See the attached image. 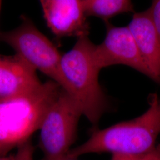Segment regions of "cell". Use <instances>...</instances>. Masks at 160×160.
<instances>
[{
	"mask_svg": "<svg viewBox=\"0 0 160 160\" xmlns=\"http://www.w3.org/2000/svg\"><path fill=\"white\" fill-rule=\"evenodd\" d=\"M149 107L137 118L106 129H94L89 139L69 151L67 158L77 159L90 153L141 154L155 148L160 133V99L157 94L149 98Z\"/></svg>",
	"mask_w": 160,
	"mask_h": 160,
	"instance_id": "6da1fadb",
	"label": "cell"
},
{
	"mask_svg": "<svg viewBox=\"0 0 160 160\" xmlns=\"http://www.w3.org/2000/svg\"><path fill=\"white\" fill-rule=\"evenodd\" d=\"M62 89L49 80L32 92L0 102V156L26 142L39 130Z\"/></svg>",
	"mask_w": 160,
	"mask_h": 160,
	"instance_id": "7a4b0ae2",
	"label": "cell"
},
{
	"mask_svg": "<svg viewBox=\"0 0 160 160\" xmlns=\"http://www.w3.org/2000/svg\"><path fill=\"white\" fill-rule=\"evenodd\" d=\"M95 45L88 36L80 37L74 47L62 56L61 62L62 72L74 98L94 129L97 128L107 108L106 95L98 82L100 70L92 57Z\"/></svg>",
	"mask_w": 160,
	"mask_h": 160,
	"instance_id": "3957f363",
	"label": "cell"
},
{
	"mask_svg": "<svg viewBox=\"0 0 160 160\" xmlns=\"http://www.w3.org/2000/svg\"><path fill=\"white\" fill-rule=\"evenodd\" d=\"M0 39L11 46L34 70L50 77L74 98L72 89L62 72V55L31 21L24 20L16 29L0 33Z\"/></svg>",
	"mask_w": 160,
	"mask_h": 160,
	"instance_id": "277c9868",
	"label": "cell"
},
{
	"mask_svg": "<svg viewBox=\"0 0 160 160\" xmlns=\"http://www.w3.org/2000/svg\"><path fill=\"white\" fill-rule=\"evenodd\" d=\"M82 115L76 100L62 89L39 129V145L45 160H61L66 157L75 141Z\"/></svg>",
	"mask_w": 160,
	"mask_h": 160,
	"instance_id": "5b68a950",
	"label": "cell"
},
{
	"mask_svg": "<svg viewBox=\"0 0 160 160\" xmlns=\"http://www.w3.org/2000/svg\"><path fill=\"white\" fill-rule=\"evenodd\" d=\"M104 40L95 45L94 62L100 70L114 65H123L135 69L152 79V75L144 63L137 44L128 26L116 27L106 22Z\"/></svg>",
	"mask_w": 160,
	"mask_h": 160,
	"instance_id": "8992f818",
	"label": "cell"
},
{
	"mask_svg": "<svg viewBox=\"0 0 160 160\" xmlns=\"http://www.w3.org/2000/svg\"><path fill=\"white\" fill-rule=\"evenodd\" d=\"M48 28L58 38L88 36L90 26L82 0H41Z\"/></svg>",
	"mask_w": 160,
	"mask_h": 160,
	"instance_id": "52a82bcc",
	"label": "cell"
},
{
	"mask_svg": "<svg viewBox=\"0 0 160 160\" xmlns=\"http://www.w3.org/2000/svg\"><path fill=\"white\" fill-rule=\"evenodd\" d=\"M42 84L36 70L17 54L0 55V100L32 92Z\"/></svg>",
	"mask_w": 160,
	"mask_h": 160,
	"instance_id": "ba28073f",
	"label": "cell"
},
{
	"mask_svg": "<svg viewBox=\"0 0 160 160\" xmlns=\"http://www.w3.org/2000/svg\"><path fill=\"white\" fill-rule=\"evenodd\" d=\"M152 80L160 82V40L149 10L135 12L128 26Z\"/></svg>",
	"mask_w": 160,
	"mask_h": 160,
	"instance_id": "9c48e42d",
	"label": "cell"
},
{
	"mask_svg": "<svg viewBox=\"0 0 160 160\" xmlns=\"http://www.w3.org/2000/svg\"><path fill=\"white\" fill-rule=\"evenodd\" d=\"M84 10L87 17L108 20L123 13L134 12V7L129 0H82Z\"/></svg>",
	"mask_w": 160,
	"mask_h": 160,
	"instance_id": "30bf717a",
	"label": "cell"
},
{
	"mask_svg": "<svg viewBox=\"0 0 160 160\" xmlns=\"http://www.w3.org/2000/svg\"><path fill=\"white\" fill-rule=\"evenodd\" d=\"M111 160H160V145L152 151L141 154H112Z\"/></svg>",
	"mask_w": 160,
	"mask_h": 160,
	"instance_id": "8fae6325",
	"label": "cell"
},
{
	"mask_svg": "<svg viewBox=\"0 0 160 160\" xmlns=\"http://www.w3.org/2000/svg\"><path fill=\"white\" fill-rule=\"evenodd\" d=\"M14 160H34V148L30 141H27L18 147Z\"/></svg>",
	"mask_w": 160,
	"mask_h": 160,
	"instance_id": "7c38bea8",
	"label": "cell"
},
{
	"mask_svg": "<svg viewBox=\"0 0 160 160\" xmlns=\"http://www.w3.org/2000/svg\"><path fill=\"white\" fill-rule=\"evenodd\" d=\"M149 10L160 40V0L154 1Z\"/></svg>",
	"mask_w": 160,
	"mask_h": 160,
	"instance_id": "4fadbf2b",
	"label": "cell"
},
{
	"mask_svg": "<svg viewBox=\"0 0 160 160\" xmlns=\"http://www.w3.org/2000/svg\"><path fill=\"white\" fill-rule=\"evenodd\" d=\"M0 160H14V155L0 156Z\"/></svg>",
	"mask_w": 160,
	"mask_h": 160,
	"instance_id": "5bb4252c",
	"label": "cell"
},
{
	"mask_svg": "<svg viewBox=\"0 0 160 160\" xmlns=\"http://www.w3.org/2000/svg\"><path fill=\"white\" fill-rule=\"evenodd\" d=\"M61 160H77V159H75V158H69L65 157L63 159Z\"/></svg>",
	"mask_w": 160,
	"mask_h": 160,
	"instance_id": "9a60e30c",
	"label": "cell"
},
{
	"mask_svg": "<svg viewBox=\"0 0 160 160\" xmlns=\"http://www.w3.org/2000/svg\"><path fill=\"white\" fill-rule=\"evenodd\" d=\"M1 4H2L1 1H0V12H1Z\"/></svg>",
	"mask_w": 160,
	"mask_h": 160,
	"instance_id": "2e32d148",
	"label": "cell"
},
{
	"mask_svg": "<svg viewBox=\"0 0 160 160\" xmlns=\"http://www.w3.org/2000/svg\"><path fill=\"white\" fill-rule=\"evenodd\" d=\"M1 101H2V100H0V102H1Z\"/></svg>",
	"mask_w": 160,
	"mask_h": 160,
	"instance_id": "e0dca14e",
	"label": "cell"
},
{
	"mask_svg": "<svg viewBox=\"0 0 160 160\" xmlns=\"http://www.w3.org/2000/svg\"></svg>",
	"mask_w": 160,
	"mask_h": 160,
	"instance_id": "ac0fdd59",
	"label": "cell"
}]
</instances>
